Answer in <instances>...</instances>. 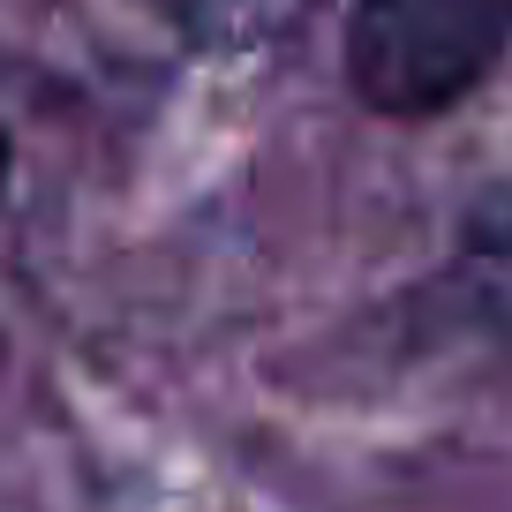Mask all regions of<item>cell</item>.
Masks as SVG:
<instances>
[{
  "mask_svg": "<svg viewBox=\"0 0 512 512\" xmlns=\"http://www.w3.org/2000/svg\"><path fill=\"white\" fill-rule=\"evenodd\" d=\"M144 8L204 53H256L272 38H287L309 0H144Z\"/></svg>",
  "mask_w": 512,
  "mask_h": 512,
  "instance_id": "obj_2",
  "label": "cell"
},
{
  "mask_svg": "<svg viewBox=\"0 0 512 512\" xmlns=\"http://www.w3.org/2000/svg\"><path fill=\"white\" fill-rule=\"evenodd\" d=\"M512 0H354L347 8V91L377 121H437L505 68Z\"/></svg>",
  "mask_w": 512,
  "mask_h": 512,
  "instance_id": "obj_1",
  "label": "cell"
}]
</instances>
